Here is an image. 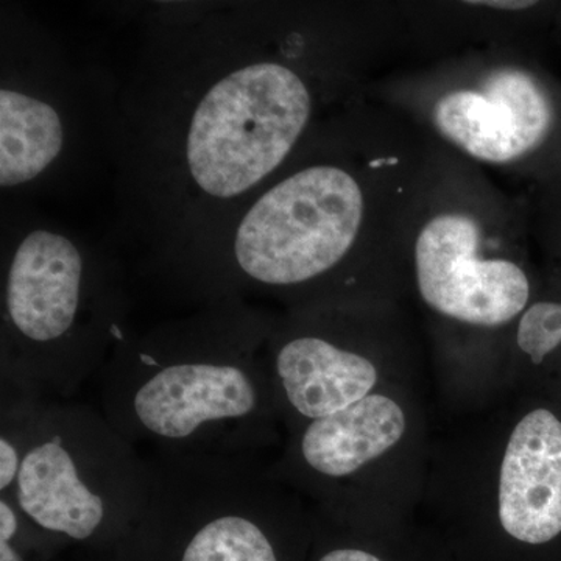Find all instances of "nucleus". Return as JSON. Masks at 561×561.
Returning a JSON list of instances; mask_svg holds the SVG:
<instances>
[{
	"label": "nucleus",
	"instance_id": "obj_1",
	"mask_svg": "<svg viewBox=\"0 0 561 561\" xmlns=\"http://www.w3.org/2000/svg\"><path fill=\"white\" fill-rule=\"evenodd\" d=\"M275 321L230 298L125 335L98 376L99 411L149 454L265 459L286 438L267 360Z\"/></svg>",
	"mask_w": 561,
	"mask_h": 561
},
{
	"label": "nucleus",
	"instance_id": "obj_2",
	"mask_svg": "<svg viewBox=\"0 0 561 561\" xmlns=\"http://www.w3.org/2000/svg\"><path fill=\"white\" fill-rule=\"evenodd\" d=\"M359 180L332 162L265 187L225 224L221 245L176 271L205 305L245 291L309 306L364 305L345 276L365 219Z\"/></svg>",
	"mask_w": 561,
	"mask_h": 561
},
{
	"label": "nucleus",
	"instance_id": "obj_3",
	"mask_svg": "<svg viewBox=\"0 0 561 561\" xmlns=\"http://www.w3.org/2000/svg\"><path fill=\"white\" fill-rule=\"evenodd\" d=\"M420 511L454 534L545 551L561 541V400L513 391L434 438Z\"/></svg>",
	"mask_w": 561,
	"mask_h": 561
},
{
	"label": "nucleus",
	"instance_id": "obj_4",
	"mask_svg": "<svg viewBox=\"0 0 561 561\" xmlns=\"http://www.w3.org/2000/svg\"><path fill=\"white\" fill-rule=\"evenodd\" d=\"M2 394L70 401L125 337L121 280L57 228L21 232L3 256Z\"/></svg>",
	"mask_w": 561,
	"mask_h": 561
},
{
	"label": "nucleus",
	"instance_id": "obj_5",
	"mask_svg": "<svg viewBox=\"0 0 561 561\" xmlns=\"http://www.w3.org/2000/svg\"><path fill=\"white\" fill-rule=\"evenodd\" d=\"M312 92L286 62L245 54L213 62L168 128V184L194 219L236 213L305 135ZM230 216V217H231Z\"/></svg>",
	"mask_w": 561,
	"mask_h": 561
},
{
	"label": "nucleus",
	"instance_id": "obj_6",
	"mask_svg": "<svg viewBox=\"0 0 561 561\" xmlns=\"http://www.w3.org/2000/svg\"><path fill=\"white\" fill-rule=\"evenodd\" d=\"M432 445L423 382L394 383L286 434L271 471L332 522H409L423 504Z\"/></svg>",
	"mask_w": 561,
	"mask_h": 561
},
{
	"label": "nucleus",
	"instance_id": "obj_7",
	"mask_svg": "<svg viewBox=\"0 0 561 561\" xmlns=\"http://www.w3.org/2000/svg\"><path fill=\"white\" fill-rule=\"evenodd\" d=\"M2 409L21 420L20 474L5 497L25 522L76 542L127 537L149 502V457L92 405L2 397Z\"/></svg>",
	"mask_w": 561,
	"mask_h": 561
},
{
	"label": "nucleus",
	"instance_id": "obj_8",
	"mask_svg": "<svg viewBox=\"0 0 561 561\" xmlns=\"http://www.w3.org/2000/svg\"><path fill=\"white\" fill-rule=\"evenodd\" d=\"M375 306H309L275 321L267 360L286 434L386 387L423 382L411 351L368 316Z\"/></svg>",
	"mask_w": 561,
	"mask_h": 561
},
{
	"label": "nucleus",
	"instance_id": "obj_9",
	"mask_svg": "<svg viewBox=\"0 0 561 561\" xmlns=\"http://www.w3.org/2000/svg\"><path fill=\"white\" fill-rule=\"evenodd\" d=\"M481 227L471 216L445 213L424 225L413 275L421 302L446 323L474 334L518 324L531 300L529 275L518 262L483 257Z\"/></svg>",
	"mask_w": 561,
	"mask_h": 561
},
{
	"label": "nucleus",
	"instance_id": "obj_10",
	"mask_svg": "<svg viewBox=\"0 0 561 561\" xmlns=\"http://www.w3.org/2000/svg\"><path fill=\"white\" fill-rule=\"evenodd\" d=\"M434 124L476 160L505 164L545 140L552 125V105L530 73L500 69L481 87L442 95L434 106Z\"/></svg>",
	"mask_w": 561,
	"mask_h": 561
},
{
	"label": "nucleus",
	"instance_id": "obj_11",
	"mask_svg": "<svg viewBox=\"0 0 561 561\" xmlns=\"http://www.w3.org/2000/svg\"><path fill=\"white\" fill-rule=\"evenodd\" d=\"M69 146L61 106L36 88L3 77L0 88V186L20 190L57 168Z\"/></svg>",
	"mask_w": 561,
	"mask_h": 561
},
{
	"label": "nucleus",
	"instance_id": "obj_12",
	"mask_svg": "<svg viewBox=\"0 0 561 561\" xmlns=\"http://www.w3.org/2000/svg\"><path fill=\"white\" fill-rule=\"evenodd\" d=\"M561 350V301L534 300L515 328L508 394L526 386L531 376Z\"/></svg>",
	"mask_w": 561,
	"mask_h": 561
},
{
	"label": "nucleus",
	"instance_id": "obj_13",
	"mask_svg": "<svg viewBox=\"0 0 561 561\" xmlns=\"http://www.w3.org/2000/svg\"><path fill=\"white\" fill-rule=\"evenodd\" d=\"M21 512L9 497L0 496V561H24L18 549Z\"/></svg>",
	"mask_w": 561,
	"mask_h": 561
},
{
	"label": "nucleus",
	"instance_id": "obj_14",
	"mask_svg": "<svg viewBox=\"0 0 561 561\" xmlns=\"http://www.w3.org/2000/svg\"><path fill=\"white\" fill-rule=\"evenodd\" d=\"M316 561H390L389 557L375 549L371 542H331Z\"/></svg>",
	"mask_w": 561,
	"mask_h": 561
},
{
	"label": "nucleus",
	"instance_id": "obj_15",
	"mask_svg": "<svg viewBox=\"0 0 561 561\" xmlns=\"http://www.w3.org/2000/svg\"><path fill=\"white\" fill-rule=\"evenodd\" d=\"M468 5L490 7L497 10H526L535 5V2H523V0H479V2H467Z\"/></svg>",
	"mask_w": 561,
	"mask_h": 561
}]
</instances>
